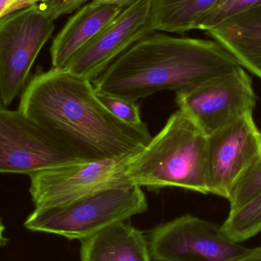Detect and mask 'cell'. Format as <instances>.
<instances>
[{
    "label": "cell",
    "instance_id": "cell-6",
    "mask_svg": "<svg viewBox=\"0 0 261 261\" xmlns=\"http://www.w3.org/2000/svg\"><path fill=\"white\" fill-rule=\"evenodd\" d=\"M20 110L0 107V172L31 175L86 162Z\"/></svg>",
    "mask_w": 261,
    "mask_h": 261
},
{
    "label": "cell",
    "instance_id": "cell-16",
    "mask_svg": "<svg viewBox=\"0 0 261 261\" xmlns=\"http://www.w3.org/2000/svg\"><path fill=\"white\" fill-rule=\"evenodd\" d=\"M228 238L242 243L261 232V191L240 208L229 211L222 225Z\"/></svg>",
    "mask_w": 261,
    "mask_h": 261
},
{
    "label": "cell",
    "instance_id": "cell-20",
    "mask_svg": "<svg viewBox=\"0 0 261 261\" xmlns=\"http://www.w3.org/2000/svg\"><path fill=\"white\" fill-rule=\"evenodd\" d=\"M87 0H51L45 3L52 10L55 18H57L60 15L70 13L78 9Z\"/></svg>",
    "mask_w": 261,
    "mask_h": 261
},
{
    "label": "cell",
    "instance_id": "cell-18",
    "mask_svg": "<svg viewBox=\"0 0 261 261\" xmlns=\"http://www.w3.org/2000/svg\"><path fill=\"white\" fill-rule=\"evenodd\" d=\"M96 93L101 103L120 120L132 126L144 127L147 125L145 122H143L139 107L136 102L112 95L97 92Z\"/></svg>",
    "mask_w": 261,
    "mask_h": 261
},
{
    "label": "cell",
    "instance_id": "cell-14",
    "mask_svg": "<svg viewBox=\"0 0 261 261\" xmlns=\"http://www.w3.org/2000/svg\"><path fill=\"white\" fill-rule=\"evenodd\" d=\"M81 261H152L143 231L118 222L81 242Z\"/></svg>",
    "mask_w": 261,
    "mask_h": 261
},
{
    "label": "cell",
    "instance_id": "cell-1",
    "mask_svg": "<svg viewBox=\"0 0 261 261\" xmlns=\"http://www.w3.org/2000/svg\"><path fill=\"white\" fill-rule=\"evenodd\" d=\"M18 110L87 161L129 158L153 138L147 125L132 126L108 111L91 81L64 69L35 73Z\"/></svg>",
    "mask_w": 261,
    "mask_h": 261
},
{
    "label": "cell",
    "instance_id": "cell-2",
    "mask_svg": "<svg viewBox=\"0 0 261 261\" xmlns=\"http://www.w3.org/2000/svg\"><path fill=\"white\" fill-rule=\"evenodd\" d=\"M239 67L212 38L155 32L135 43L92 83L97 93L136 102L164 90H188Z\"/></svg>",
    "mask_w": 261,
    "mask_h": 261
},
{
    "label": "cell",
    "instance_id": "cell-11",
    "mask_svg": "<svg viewBox=\"0 0 261 261\" xmlns=\"http://www.w3.org/2000/svg\"><path fill=\"white\" fill-rule=\"evenodd\" d=\"M151 9L152 0H135L63 69L77 77L96 79L135 43L155 32Z\"/></svg>",
    "mask_w": 261,
    "mask_h": 261
},
{
    "label": "cell",
    "instance_id": "cell-3",
    "mask_svg": "<svg viewBox=\"0 0 261 261\" xmlns=\"http://www.w3.org/2000/svg\"><path fill=\"white\" fill-rule=\"evenodd\" d=\"M207 137L178 109L148 144L130 158L126 176L133 185L150 190L179 188L209 194Z\"/></svg>",
    "mask_w": 261,
    "mask_h": 261
},
{
    "label": "cell",
    "instance_id": "cell-19",
    "mask_svg": "<svg viewBox=\"0 0 261 261\" xmlns=\"http://www.w3.org/2000/svg\"><path fill=\"white\" fill-rule=\"evenodd\" d=\"M261 191V161L254 166L233 190L228 202L234 211L251 200Z\"/></svg>",
    "mask_w": 261,
    "mask_h": 261
},
{
    "label": "cell",
    "instance_id": "cell-5",
    "mask_svg": "<svg viewBox=\"0 0 261 261\" xmlns=\"http://www.w3.org/2000/svg\"><path fill=\"white\" fill-rule=\"evenodd\" d=\"M55 15L45 3L0 18V99L8 108L27 86L31 69L55 30Z\"/></svg>",
    "mask_w": 261,
    "mask_h": 261
},
{
    "label": "cell",
    "instance_id": "cell-12",
    "mask_svg": "<svg viewBox=\"0 0 261 261\" xmlns=\"http://www.w3.org/2000/svg\"><path fill=\"white\" fill-rule=\"evenodd\" d=\"M124 9L104 0H93L81 7L52 41L50 49L52 67L64 68L84 45L99 35Z\"/></svg>",
    "mask_w": 261,
    "mask_h": 261
},
{
    "label": "cell",
    "instance_id": "cell-22",
    "mask_svg": "<svg viewBox=\"0 0 261 261\" xmlns=\"http://www.w3.org/2000/svg\"><path fill=\"white\" fill-rule=\"evenodd\" d=\"M230 261H261V247L252 248L251 251L245 255Z\"/></svg>",
    "mask_w": 261,
    "mask_h": 261
},
{
    "label": "cell",
    "instance_id": "cell-10",
    "mask_svg": "<svg viewBox=\"0 0 261 261\" xmlns=\"http://www.w3.org/2000/svg\"><path fill=\"white\" fill-rule=\"evenodd\" d=\"M131 156L86 161L31 175L29 193L35 208L61 206L106 189L131 185L126 176Z\"/></svg>",
    "mask_w": 261,
    "mask_h": 261
},
{
    "label": "cell",
    "instance_id": "cell-8",
    "mask_svg": "<svg viewBox=\"0 0 261 261\" xmlns=\"http://www.w3.org/2000/svg\"><path fill=\"white\" fill-rule=\"evenodd\" d=\"M260 161L261 132L254 112H250L207 137L208 193L228 200L238 184Z\"/></svg>",
    "mask_w": 261,
    "mask_h": 261
},
{
    "label": "cell",
    "instance_id": "cell-23",
    "mask_svg": "<svg viewBox=\"0 0 261 261\" xmlns=\"http://www.w3.org/2000/svg\"><path fill=\"white\" fill-rule=\"evenodd\" d=\"M17 0H0V18L6 15L8 9Z\"/></svg>",
    "mask_w": 261,
    "mask_h": 261
},
{
    "label": "cell",
    "instance_id": "cell-15",
    "mask_svg": "<svg viewBox=\"0 0 261 261\" xmlns=\"http://www.w3.org/2000/svg\"><path fill=\"white\" fill-rule=\"evenodd\" d=\"M218 0H152L155 32L183 35L196 30L199 20Z\"/></svg>",
    "mask_w": 261,
    "mask_h": 261
},
{
    "label": "cell",
    "instance_id": "cell-7",
    "mask_svg": "<svg viewBox=\"0 0 261 261\" xmlns=\"http://www.w3.org/2000/svg\"><path fill=\"white\" fill-rule=\"evenodd\" d=\"M153 261H230L249 253L215 222L185 214L156 226L149 239Z\"/></svg>",
    "mask_w": 261,
    "mask_h": 261
},
{
    "label": "cell",
    "instance_id": "cell-17",
    "mask_svg": "<svg viewBox=\"0 0 261 261\" xmlns=\"http://www.w3.org/2000/svg\"><path fill=\"white\" fill-rule=\"evenodd\" d=\"M261 6V0H218L199 20L196 30L206 32L228 18Z\"/></svg>",
    "mask_w": 261,
    "mask_h": 261
},
{
    "label": "cell",
    "instance_id": "cell-21",
    "mask_svg": "<svg viewBox=\"0 0 261 261\" xmlns=\"http://www.w3.org/2000/svg\"><path fill=\"white\" fill-rule=\"evenodd\" d=\"M49 1H51V0H17L11 5L10 7L8 9L7 12H6V15L11 13V12H15V11L29 7V6H32V5L38 4L40 3H46V2Z\"/></svg>",
    "mask_w": 261,
    "mask_h": 261
},
{
    "label": "cell",
    "instance_id": "cell-4",
    "mask_svg": "<svg viewBox=\"0 0 261 261\" xmlns=\"http://www.w3.org/2000/svg\"><path fill=\"white\" fill-rule=\"evenodd\" d=\"M147 210L142 187L131 184L106 189L61 206L35 208L24 225L30 231L81 242Z\"/></svg>",
    "mask_w": 261,
    "mask_h": 261
},
{
    "label": "cell",
    "instance_id": "cell-9",
    "mask_svg": "<svg viewBox=\"0 0 261 261\" xmlns=\"http://www.w3.org/2000/svg\"><path fill=\"white\" fill-rule=\"evenodd\" d=\"M176 94L178 109L207 135L254 112L257 100L252 79L242 67Z\"/></svg>",
    "mask_w": 261,
    "mask_h": 261
},
{
    "label": "cell",
    "instance_id": "cell-13",
    "mask_svg": "<svg viewBox=\"0 0 261 261\" xmlns=\"http://www.w3.org/2000/svg\"><path fill=\"white\" fill-rule=\"evenodd\" d=\"M205 33L220 43L241 67L261 80V6L234 15Z\"/></svg>",
    "mask_w": 261,
    "mask_h": 261
}]
</instances>
